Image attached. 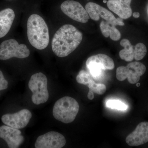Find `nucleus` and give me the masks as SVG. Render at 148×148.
<instances>
[{"label":"nucleus","instance_id":"1","mask_svg":"<svg viewBox=\"0 0 148 148\" xmlns=\"http://www.w3.org/2000/svg\"><path fill=\"white\" fill-rule=\"evenodd\" d=\"M81 32L71 24H65L56 33L52 39L51 48L59 57H65L73 52L82 40Z\"/></svg>","mask_w":148,"mask_h":148},{"label":"nucleus","instance_id":"2","mask_svg":"<svg viewBox=\"0 0 148 148\" xmlns=\"http://www.w3.org/2000/svg\"><path fill=\"white\" fill-rule=\"evenodd\" d=\"M27 36L30 44L34 47L42 50L49 43L48 27L43 18L37 14L29 16L27 24Z\"/></svg>","mask_w":148,"mask_h":148},{"label":"nucleus","instance_id":"3","mask_svg":"<svg viewBox=\"0 0 148 148\" xmlns=\"http://www.w3.org/2000/svg\"><path fill=\"white\" fill-rule=\"evenodd\" d=\"M78 103L73 98L65 96L56 102L53 115L56 119L64 123L73 122L79 111Z\"/></svg>","mask_w":148,"mask_h":148},{"label":"nucleus","instance_id":"4","mask_svg":"<svg viewBox=\"0 0 148 148\" xmlns=\"http://www.w3.org/2000/svg\"><path fill=\"white\" fill-rule=\"evenodd\" d=\"M29 89L33 92L32 101L34 104L40 105L47 102L49 97L47 89V79L42 73L34 74L29 83Z\"/></svg>","mask_w":148,"mask_h":148},{"label":"nucleus","instance_id":"5","mask_svg":"<svg viewBox=\"0 0 148 148\" xmlns=\"http://www.w3.org/2000/svg\"><path fill=\"white\" fill-rule=\"evenodd\" d=\"M30 51L24 44H19L17 41L10 39L4 41L0 45V60H7L13 57L27 58Z\"/></svg>","mask_w":148,"mask_h":148},{"label":"nucleus","instance_id":"6","mask_svg":"<svg viewBox=\"0 0 148 148\" xmlns=\"http://www.w3.org/2000/svg\"><path fill=\"white\" fill-rule=\"evenodd\" d=\"M86 64L89 73L94 78L102 75L103 71L113 70L115 66L113 59L104 54L90 56L88 58Z\"/></svg>","mask_w":148,"mask_h":148},{"label":"nucleus","instance_id":"7","mask_svg":"<svg viewBox=\"0 0 148 148\" xmlns=\"http://www.w3.org/2000/svg\"><path fill=\"white\" fill-rule=\"evenodd\" d=\"M61 8L65 14L75 21L86 23L89 20L86 10L78 2L67 0L61 4Z\"/></svg>","mask_w":148,"mask_h":148},{"label":"nucleus","instance_id":"8","mask_svg":"<svg viewBox=\"0 0 148 148\" xmlns=\"http://www.w3.org/2000/svg\"><path fill=\"white\" fill-rule=\"evenodd\" d=\"M66 144L64 136L58 132L51 131L39 136L35 146L36 148H61Z\"/></svg>","mask_w":148,"mask_h":148},{"label":"nucleus","instance_id":"9","mask_svg":"<svg viewBox=\"0 0 148 148\" xmlns=\"http://www.w3.org/2000/svg\"><path fill=\"white\" fill-rule=\"evenodd\" d=\"M32 117L31 112L27 109H24L16 113L3 115L1 120L8 126L20 129L26 127Z\"/></svg>","mask_w":148,"mask_h":148},{"label":"nucleus","instance_id":"10","mask_svg":"<svg viewBox=\"0 0 148 148\" xmlns=\"http://www.w3.org/2000/svg\"><path fill=\"white\" fill-rule=\"evenodd\" d=\"M85 8L89 17L94 21H98L101 17L111 26H116V18L111 12L103 7L95 3L89 2L86 4Z\"/></svg>","mask_w":148,"mask_h":148},{"label":"nucleus","instance_id":"11","mask_svg":"<svg viewBox=\"0 0 148 148\" xmlns=\"http://www.w3.org/2000/svg\"><path fill=\"white\" fill-rule=\"evenodd\" d=\"M126 143L131 147L138 146L148 142V122L140 123L133 132L125 139Z\"/></svg>","mask_w":148,"mask_h":148},{"label":"nucleus","instance_id":"12","mask_svg":"<svg viewBox=\"0 0 148 148\" xmlns=\"http://www.w3.org/2000/svg\"><path fill=\"white\" fill-rule=\"evenodd\" d=\"M21 134L19 129L8 125L0 127V138L3 139L10 148H18L23 143L24 138Z\"/></svg>","mask_w":148,"mask_h":148},{"label":"nucleus","instance_id":"13","mask_svg":"<svg viewBox=\"0 0 148 148\" xmlns=\"http://www.w3.org/2000/svg\"><path fill=\"white\" fill-rule=\"evenodd\" d=\"M77 82L80 84L86 85L89 90L98 95H103L106 90V86L102 84H97L92 79V76L89 72L82 70L76 77Z\"/></svg>","mask_w":148,"mask_h":148},{"label":"nucleus","instance_id":"14","mask_svg":"<svg viewBox=\"0 0 148 148\" xmlns=\"http://www.w3.org/2000/svg\"><path fill=\"white\" fill-rule=\"evenodd\" d=\"M146 67L140 62H131L125 66L126 79L131 84H135L140 80V77L145 73Z\"/></svg>","mask_w":148,"mask_h":148},{"label":"nucleus","instance_id":"15","mask_svg":"<svg viewBox=\"0 0 148 148\" xmlns=\"http://www.w3.org/2000/svg\"><path fill=\"white\" fill-rule=\"evenodd\" d=\"M15 18L14 11L7 8L0 12V38L5 36L10 29Z\"/></svg>","mask_w":148,"mask_h":148},{"label":"nucleus","instance_id":"16","mask_svg":"<svg viewBox=\"0 0 148 148\" xmlns=\"http://www.w3.org/2000/svg\"><path fill=\"white\" fill-rule=\"evenodd\" d=\"M107 6L110 10L122 19H127L132 15V10L130 5L125 3L115 0H109L107 2Z\"/></svg>","mask_w":148,"mask_h":148},{"label":"nucleus","instance_id":"17","mask_svg":"<svg viewBox=\"0 0 148 148\" xmlns=\"http://www.w3.org/2000/svg\"><path fill=\"white\" fill-rule=\"evenodd\" d=\"M120 45L124 47V49L120 51L119 55L121 58L127 62L133 61L134 58V48L129 40L123 39L121 41Z\"/></svg>","mask_w":148,"mask_h":148},{"label":"nucleus","instance_id":"18","mask_svg":"<svg viewBox=\"0 0 148 148\" xmlns=\"http://www.w3.org/2000/svg\"><path fill=\"white\" fill-rule=\"evenodd\" d=\"M147 52V47L144 44H137L134 48V59L137 61L142 60L145 56Z\"/></svg>","mask_w":148,"mask_h":148},{"label":"nucleus","instance_id":"19","mask_svg":"<svg viewBox=\"0 0 148 148\" xmlns=\"http://www.w3.org/2000/svg\"><path fill=\"white\" fill-rule=\"evenodd\" d=\"M106 106L111 109H116L120 111H125L127 109V105L119 100H109L106 102Z\"/></svg>","mask_w":148,"mask_h":148},{"label":"nucleus","instance_id":"20","mask_svg":"<svg viewBox=\"0 0 148 148\" xmlns=\"http://www.w3.org/2000/svg\"><path fill=\"white\" fill-rule=\"evenodd\" d=\"M109 36L114 41H118L121 38L120 32L115 27V26H110L109 32Z\"/></svg>","mask_w":148,"mask_h":148},{"label":"nucleus","instance_id":"21","mask_svg":"<svg viewBox=\"0 0 148 148\" xmlns=\"http://www.w3.org/2000/svg\"><path fill=\"white\" fill-rule=\"evenodd\" d=\"M111 25L107 21H102L100 24V29L101 33L104 37L108 38L109 36V32Z\"/></svg>","mask_w":148,"mask_h":148},{"label":"nucleus","instance_id":"22","mask_svg":"<svg viewBox=\"0 0 148 148\" xmlns=\"http://www.w3.org/2000/svg\"><path fill=\"white\" fill-rule=\"evenodd\" d=\"M8 86V82L4 77L2 72L0 71V90L6 89Z\"/></svg>","mask_w":148,"mask_h":148},{"label":"nucleus","instance_id":"23","mask_svg":"<svg viewBox=\"0 0 148 148\" xmlns=\"http://www.w3.org/2000/svg\"><path fill=\"white\" fill-rule=\"evenodd\" d=\"M116 25H119L121 26H123L125 25L124 22L123 21L122 18L120 17L116 18Z\"/></svg>","mask_w":148,"mask_h":148},{"label":"nucleus","instance_id":"24","mask_svg":"<svg viewBox=\"0 0 148 148\" xmlns=\"http://www.w3.org/2000/svg\"><path fill=\"white\" fill-rule=\"evenodd\" d=\"M87 97L88 98L89 100H93L94 98V94H93V91H91V90H89L88 94Z\"/></svg>","mask_w":148,"mask_h":148},{"label":"nucleus","instance_id":"25","mask_svg":"<svg viewBox=\"0 0 148 148\" xmlns=\"http://www.w3.org/2000/svg\"><path fill=\"white\" fill-rule=\"evenodd\" d=\"M115 1H119L122 2L127 4L130 5L132 0H115Z\"/></svg>","mask_w":148,"mask_h":148},{"label":"nucleus","instance_id":"26","mask_svg":"<svg viewBox=\"0 0 148 148\" xmlns=\"http://www.w3.org/2000/svg\"><path fill=\"white\" fill-rule=\"evenodd\" d=\"M133 16L135 18H138L140 17V14L138 12H135L133 13Z\"/></svg>","mask_w":148,"mask_h":148},{"label":"nucleus","instance_id":"27","mask_svg":"<svg viewBox=\"0 0 148 148\" xmlns=\"http://www.w3.org/2000/svg\"><path fill=\"white\" fill-rule=\"evenodd\" d=\"M140 86V84L139 83H137V84H136V86H138V87H139Z\"/></svg>","mask_w":148,"mask_h":148},{"label":"nucleus","instance_id":"28","mask_svg":"<svg viewBox=\"0 0 148 148\" xmlns=\"http://www.w3.org/2000/svg\"><path fill=\"white\" fill-rule=\"evenodd\" d=\"M103 2H104V3H106L107 2V1H106V0H104V1H103Z\"/></svg>","mask_w":148,"mask_h":148}]
</instances>
